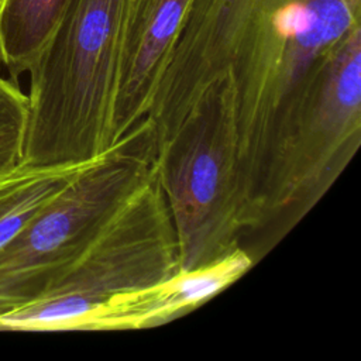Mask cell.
Masks as SVG:
<instances>
[{
    "label": "cell",
    "mask_w": 361,
    "mask_h": 361,
    "mask_svg": "<svg viewBox=\"0 0 361 361\" xmlns=\"http://www.w3.org/2000/svg\"><path fill=\"white\" fill-rule=\"evenodd\" d=\"M360 14L361 0H192L148 113L157 142L224 73L243 124H292Z\"/></svg>",
    "instance_id": "1"
},
{
    "label": "cell",
    "mask_w": 361,
    "mask_h": 361,
    "mask_svg": "<svg viewBox=\"0 0 361 361\" xmlns=\"http://www.w3.org/2000/svg\"><path fill=\"white\" fill-rule=\"evenodd\" d=\"M128 1L71 0L28 71L21 164H83L114 144L113 111Z\"/></svg>",
    "instance_id": "2"
},
{
    "label": "cell",
    "mask_w": 361,
    "mask_h": 361,
    "mask_svg": "<svg viewBox=\"0 0 361 361\" xmlns=\"http://www.w3.org/2000/svg\"><path fill=\"white\" fill-rule=\"evenodd\" d=\"M154 176L173 226L180 271L240 247L243 199L228 73L207 85L176 128L157 142Z\"/></svg>",
    "instance_id": "3"
},
{
    "label": "cell",
    "mask_w": 361,
    "mask_h": 361,
    "mask_svg": "<svg viewBox=\"0 0 361 361\" xmlns=\"http://www.w3.org/2000/svg\"><path fill=\"white\" fill-rule=\"evenodd\" d=\"M157 130L142 117L80 169L0 250V316L38 299L149 178Z\"/></svg>",
    "instance_id": "4"
},
{
    "label": "cell",
    "mask_w": 361,
    "mask_h": 361,
    "mask_svg": "<svg viewBox=\"0 0 361 361\" xmlns=\"http://www.w3.org/2000/svg\"><path fill=\"white\" fill-rule=\"evenodd\" d=\"M179 271L173 226L152 169L38 299L0 316V330L89 331L114 299L164 282Z\"/></svg>",
    "instance_id": "5"
},
{
    "label": "cell",
    "mask_w": 361,
    "mask_h": 361,
    "mask_svg": "<svg viewBox=\"0 0 361 361\" xmlns=\"http://www.w3.org/2000/svg\"><path fill=\"white\" fill-rule=\"evenodd\" d=\"M190 1H128L113 111L114 142L148 116Z\"/></svg>",
    "instance_id": "6"
},
{
    "label": "cell",
    "mask_w": 361,
    "mask_h": 361,
    "mask_svg": "<svg viewBox=\"0 0 361 361\" xmlns=\"http://www.w3.org/2000/svg\"><path fill=\"white\" fill-rule=\"evenodd\" d=\"M241 247L221 259L192 271H179L157 285L114 299L93 320L89 331L141 330L171 323L237 282L254 267Z\"/></svg>",
    "instance_id": "7"
},
{
    "label": "cell",
    "mask_w": 361,
    "mask_h": 361,
    "mask_svg": "<svg viewBox=\"0 0 361 361\" xmlns=\"http://www.w3.org/2000/svg\"><path fill=\"white\" fill-rule=\"evenodd\" d=\"M69 3L71 0H0V62L13 82L35 63Z\"/></svg>",
    "instance_id": "8"
},
{
    "label": "cell",
    "mask_w": 361,
    "mask_h": 361,
    "mask_svg": "<svg viewBox=\"0 0 361 361\" xmlns=\"http://www.w3.org/2000/svg\"><path fill=\"white\" fill-rule=\"evenodd\" d=\"M92 161L59 166H30L20 162L1 175L0 250H3L25 224Z\"/></svg>",
    "instance_id": "9"
},
{
    "label": "cell",
    "mask_w": 361,
    "mask_h": 361,
    "mask_svg": "<svg viewBox=\"0 0 361 361\" xmlns=\"http://www.w3.org/2000/svg\"><path fill=\"white\" fill-rule=\"evenodd\" d=\"M27 114L28 96L0 76V176L21 161Z\"/></svg>",
    "instance_id": "10"
}]
</instances>
